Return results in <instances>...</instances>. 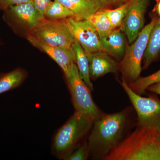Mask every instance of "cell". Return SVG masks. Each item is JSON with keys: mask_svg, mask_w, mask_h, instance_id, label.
Masks as SVG:
<instances>
[{"mask_svg": "<svg viewBox=\"0 0 160 160\" xmlns=\"http://www.w3.org/2000/svg\"><path fill=\"white\" fill-rule=\"evenodd\" d=\"M105 160H160V126H137Z\"/></svg>", "mask_w": 160, "mask_h": 160, "instance_id": "1", "label": "cell"}, {"mask_svg": "<svg viewBox=\"0 0 160 160\" xmlns=\"http://www.w3.org/2000/svg\"><path fill=\"white\" fill-rule=\"evenodd\" d=\"M128 109L104 114L93 122L87 143L89 154L104 159L119 145L128 122Z\"/></svg>", "mask_w": 160, "mask_h": 160, "instance_id": "2", "label": "cell"}, {"mask_svg": "<svg viewBox=\"0 0 160 160\" xmlns=\"http://www.w3.org/2000/svg\"><path fill=\"white\" fill-rule=\"evenodd\" d=\"M93 123L86 116L75 112L55 135L52 143L55 154L64 159L90 131Z\"/></svg>", "mask_w": 160, "mask_h": 160, "instance_id": "3", "label": "cell"}, {"mask_svg": "<svg viewBox=\"0 0 160 160\" xmlns=\"http://www.w3.org/2000/svg\"><path fill=\"white\" fill-rule=\"evenodd\" d=\"M157 21L156 18H152L141 30L134 42L126 46V52L119 65L122 79L128 84L140 77L142 69V61L147 48L149 35Z\"/></svg>", "mask_w": 160, "mask_h": 160, "instance_id": "4", "label": "cell"}, {"mask_svg": "<svg viewBox=\"0 0 160 160\" xmlns=\"http://www.w3.org/2000/svg\"><path fill=\"white\" fill-rule=\"evenodd\" d=\"M65 76L75 112L84 115L93 122L102 116L103 113L94 103L91 90L80 77L75 63Z\"/></svg>", "mask_w": 160, "mask_h": 160, "instance_id": "5", "label": "cell"}, {"mask_svg": "<svg viewBox=\"0 0 160 160\" xmlns=\"http://www.w3.org/2000/svg\"><path fill=\"white\" fill-rule=\"evenodd\" d=\"M31 35L50 46L71 48L75 40L63 20L46 18L33 30Z\"/></svg>", "mask_w": 160, "mask_h": 160, "instance_id": "6", "label": "cell"}, {"mask_svg": "<svg viewBox=\"0 0 160 160\" xmlns=\"http://www.w3.org/2000/svg\"><path fill=\"white\" fill-rule=\"evenodd\" d=\"M121 85L136 112L138 126H160V100L153 97H143L132 90L122 80Z\"/></svg>", "mask_w": 160, "mask_h": 160, "instance_id": "7", "label": "cell"}, {"mask_svg": "<svg viewBox=\"0 0 160 160\" xmlns=\"http://www.w3.org/2000/svg\"><path fill=\"white\" fill-rule=\"evenodd\" d=\"M63 20L75 41L79 43L86 53L103 51L99 36L87 20L74 18Z\"/></svg>", "mask_w": 160, "mask_h": 160, "instance_id": "8", "label": "cell"}, {"mask_svg": "<svg viewBox=\"0 0 160 160\" xmlns=\"http://www.w3.org/2000/svg\"><path fill=\"white\" fill-rule=\"evenodd\" d=\"M149 0H130L127 13L120 29L127 37L129 44L136 39L142 29Z\"/></svg>", "mask_w": 160, "mask_h": 160, "instance_id": "9", "label": "cell"}, {"mask_svg": "<svg viewBox=\"0 0 160 160\" xmlns=\"http://www.w3.org/2000/svg\"><path fill=\"white\" fill-rule=\"evenodd\" d=\"M6 10L10 20L31 30L45 18L38 12L32 0L10 6Z\"/></svg>", "mask_w": 160, "mask_h": 160, "instance_id": "10", "label": "cell"}, {"mask_svg": "<svg viewBox=\"0 0 160 160\" xmlns=\"http://www.w3.org/2000/svg\"><path fill=\"white\" fill-rule=\"evenodd\" d=\"M27 39L32 45L51 58L63 70L64 74L67 73L72 66L75 63V56L72 48H64L47 45L32 36H28Z\"/></svg>", "mask_w": 160, "mask_h": 160, "instance_id": "11", "label": "cell"}, {"mask_svg": "<svg viewBox=\"0 0 160 160\" xmlns=\"http://www.w3.org/2000/svg\"><path fill=\"white\" fill-rule=\"evenodd\" d=\"M87 55L91 80L97 79L109 73L117 74L120 70L119 64L105 52H96Z\"/></svg>", "mask_w": 160, "mask_h": 160, "instance_id": "12", "label": "cell"}, {"mask_svg": "<svg viewBox=\"0 0 160 160\" xmlns=\"http://www.w3.org/2000/svg\"><path fill=\"white\" fill-rule=\"evenodd\" d=\"M100 41L103 51L117 59H122L127 45L126 35L120 29H114L107 35L100 37Z\"/></svg>", "mask_w": 160, "mask_h": 160, "instance_id": "13", "label": "cell"}, {"mask_svg": "<svg viewBox=\"0 0 160 160\" xmlns=\"http://www.w3.org/2000/svg\"><path fill=\"white\" fill-rule=\"evenodd\" d=\"M160 57V23H156L152 29L144 53L143 69H146Z\"/></svg>", "mask_w": 160, "mask_h": 160, "instance_id": "14", "label": "cell"}, {"mask_svg": "<svg viewBox=\"0 0 160 160\" xmlns=\"http://www.w3.org/2000/svg\"><path fill=\"white\" fill-rule=\"evenodd\" d=\"M72 48L74 51L75 63L80 77L91 91H92L93 86L90 78L89 62L87 53L77 41H75Z\"/></svg>", "mask_w": 160, "mask_h": 160, "instance_id": "15", "label": "cell"}, {"mask_svg": "<svg viewBox=\"0 0 160 160\" xmlns=\"http://www.w3.org/2000/svg\"><path fill=\"white\" fill-rule=\"evenodd\" d=\"M71 10L74 18L86 19L99 11L97 7L87 0H57Z\"/></svg>", "mask_w": 160, "mask_h": 160, "instance_id": "16", "label": "cell"}, {"mask_svg": "<svg viewBox=\"0 0 160 160\" xmlns=\"http://www.w3.org/2000/svg\"><path fill=\"white\" fill-rule=\"evenodd\" d=\"M26 77V72L21 69L0 73V94L18 87L24 82Z\"/></svg>", "mask_w": 160, "mask_h": 160, "instance_id": "17", "label": "cell"}, {"mask_svg": "<svg viewBox=\"0 0 160 160\" xmlns=\"http://www.w3.org/2000/svg\"><path fill=\"white\" fill-rule=\"evenodd\" d=\"M86 20L94 28L99 37L107 35L114 29L109 18L102 10L97 12Z\"/></svg>", "mask_w": 160, "mask_h": 160, "instance_id": "18", "label": "cell"}, {"mask_svg": "<svg viewBox=\"0 0 160 160\" xmlns=\"http://www.w3.org/2000/svg\"><path fill=\"white\" fill-rule=\"evenodd\" d=\"M45 18L52 20L74 18L73 12L57 0L52 2L45 14Z\"/></svg>", "mask_w": 160, "mask_h": 160, "instance_id": "19", "label": "cell"}, {"mask_svg": "<svg viewBox=\"0 0 160 160\" xmlns=\"http://www.w3.org/2000/svg\"><path fill=\"white\" fill-rule=\"evenodd\" d=\"M159 82H160V69L148 76L139 77L128 85L132 91L141 95L144 93L149 86Z\"/></svg>", "mask_w": 160, "mask_h": 160, "instance_id": "20", "label": "cell"}, {"mask_svg": "<svg viewBox=\"0 0 160 160\" xmlns=\"http://www.w3.org/2000/svg\"><path fill=\"white\" fill-rule=\"evenodd\" d=\"M129 3L130 0L115 9H101L107 16L114 29L120 27L122 25L127 13Z\"/></svg>", "mask_w": 160, "mask_h": 160, "instance_id": "21", "label": "cell"}, {"mask_svg": "<svg viewBox=\"0 0 160 160\" xmlns=\"http://www.w3.org/2000/svg\"><path fill=\"white\" fill-rule=\"evenodd\" d=\"M89 155V147L87 141H86L74 151H72L64 160H86Z\"/></svg>", "mask_w": 160, "mask_h": 160, "instance_id": "22", "label": "cell"}, {"mask_svg": "<svg viewBox=\"0 0 160 160\" xmlns=\"http://www.w3.org/2000/svg\"><path fill=\"white\" fill-rule=\"evenodd\" d=\"M35 7L38 12L43 16L45 17V13L50 4L52 0H32Z\"/></svg>", "mask_w": 160, "mask_h": 160, "instance_id": "23", "label": "cell"}, {"mask_svg": "<svg viewBox=\"0 0 160 160\" xmlns=\"http://www.w3.org/2000/svg\"><path fill=\"white\" fill-rule=\"evenodd\" d=\"M31 0H0V8L6 10L10 6L26 2Z\"/></svg>", "mask_w": 160, "mask_h": 160, "instance_id": "24", "label": "cell"}, {"mask_svg": "<svg viewBox=\"0 0 160 160\" xmlns=\"http://www.w3.org/2000/svg\"><path fill=\"white\" fill-rule=\"evenodd\" d=\"M96 6L99 10L106 9L114 3V0H87Z\"/></svg>", "mask_w": 160, "mask_h": 160, "instance_id": "25", "label": "cell"}, {"mask_svg": "<svg viewBox=\"0 0 160 160\" xmlns=\"http://www.w3.org/2000/svg\"><path fill=\"white\" fill-rule=\"evenodd\" d=\"M147 89L148 91L160 95V82L155 83L149 86Z\"/></svg>", "mask_w": 160, "mask_h": 160, "instance_id": "26", "label": "cell"}, {"mask_svg": "<svg viewBox=\"0 0 160 160\" xmlns=\"http://www.w3.org/2000/svg\"><path fill=\"white\" fill-rule=\"evenodd\" d=\"M156 4L155 6L154 11L156 12L157 13L158 15V24L160 23V0H156Z\"/></svg>", "mask_w": 160, "mask_h": 160, "instance_id": "27", "label": "cell"}, {"mask_svg": "<svg viewBox=\"0 0 160 160\" xmlns=\"http://www.w3.org/2000/svg\"><path fill=\"white\" fill-rule=\"evenodd\" d=\"M129 0H114V2H126Z\"/></svg>", "mask_w": 160, "mask_h": 160, "instance_id": "28", "label": "cell"}]
</instances>
